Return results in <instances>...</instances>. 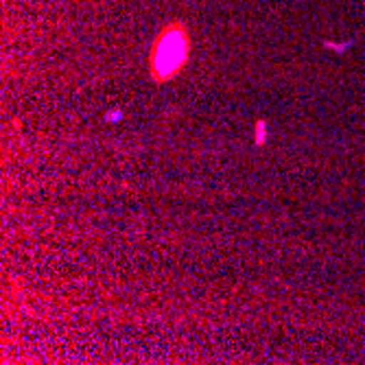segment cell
Wrapping results in <instances>:
<instances>
[{
	"instance_id": "1",
	"label": "cell",
	"mask_w": 365,
	"mask_h": 365,
	"mask_svg": "<svg viewBox=\"0 0 365 365\" xmlns=\"http://www.w3.org/2000/svg\"><path fill=\"white\" fill-rule=\"evenodd\" d=\"M188 55V40L182 29H167L158 38L153 55H151V75L155 81H164L173 77Z\"/></svg>"
}]
</instances>
